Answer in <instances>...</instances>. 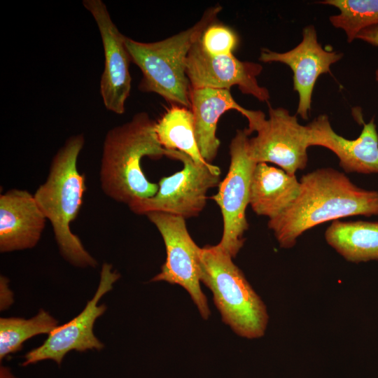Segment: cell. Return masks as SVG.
Instances as JSON below:
<instances>
[{
	"label": "cell",
	"instance_id": "cell-25",
	"mask_svg": "<svg viewBox=\"0 0 378 378\" xmlns=\"http://www.w3.org/2000/svg\"><path fill=\"white\" fill-rule=\"evenodd\" d=\"M0 378H18L11 371L10 368L1 365L0 366Z\"/></svg>",
	"mask_w": 378,
	"mask_h": 378
},
{
	"label": "cell",
	"instance_id": "cell-22",
	"mask_svg": "<svg viewBox=\"0 0 378 378\" xmlns=\"http://www.w3.org/2000/svg\"><path fill=\"white\" fill-rule=\"evenodd\" d=\"M198 42L210 55H229L237 48L239 38L230 27L214 22L204 29Z\"/></svg>",
	"mask_w": 378,
	"mask_h": 378
},
{
	"label": "cell",
	"instance_id": "cell-26",
	"mask_svg": "<svg viewBox=\"0 0 378 378\" xmlns=\"http://www.w3.org/2000/svg\"><path fill=\"white\" fill-rule=\"evenodd\" d=\"M375 80L378 83V68L375 71Z\"/></svg>",
	"mask_w": 378,
	"mask_h": 378
},
{
	"label": "cell",
	"instance_id": "cell-9",
	"mask_svg": "<svg viewBox=\"0 0 378 378\" xmlns=\"http://www.w3.org/2000/svg\"><path fill=\"white\" fill-rule=\"evenodd\" d=\"M268 113V118L262 119L253 129L257 134L248 140L249 155L256 163L271 162L295 175L308 162L309 127L300 125L297 115L285 108L269 105Z\"/></svg>",
	"mask_w": 378,
	"mask_h": 378
},
{
	"label": "cell",
	"instance_id": "cell-4",
	"mask_svg": "<svg viewBox=\"0 0 378 378\" xmlns=\"http://www.w3.org/2000/svg\"><path fill=\"white\" fill-rule=\"evenodd\" d=\"M221 10L219 4L211 6L192 27L159 41L144 43L125 36L131 61L142 73L139 89L156 93L173 105L190 108L186 59L192 45L204 29L216 22Z\"/></svg>",
	"mask_w": 378,
	"mask_h": 378
},
{
	"label": "cell",
	"instance_id": "cell-17",
	"mask_svg": "<svg viewBox=\"0 0 378 378\" xmlns=\"http://www.w3.org/2000/svg\"><path fill=\"white\" fill-rule=\"evenodd\" d=\"M300 188L295 175L265 162L257 163L251 178L249 205L256 214L270 220L290 206Z\"/></svg>",
	"mask_w": 378,
	"mask_h": 378
},
{
	"label": "cell",
	"instance_id": "cell-23",
	"mask_svg": "<svg viewBox=\"0 0 378 378\" xmlns=\"http://www.w3.org/2000/svg\"><path fill=\"white\" fill-rule=\"evenodd\" d=\"M8 279L4 276H1L0 288H1V310L8 308L13 302V295L8 286Z\"/></svg>",
	"mask_w": 378,
	"mask_h": 378
},
{
	"label": "cell",
	"instance_id": "cell-11",
	"mask_svg": "<svg viewBox=\"0 0 378 378\" xmlns=\"http://www.w3.org/2000/svg\"><path fill=\"white\" fill-rule=\"evenodd\" d=\"M99 29L104 54V67L100 80V94L108 111L121 115L132 88L129 71L132 62L125 38L113 22L106 4L101 0H83Z\"/></svg>",
	"mask_w": 378,
	"mask_h": 378
},
{
	"label": "cell",
	"instance_id": "cell-15",
	"mask_svg": "<svg viewBox=\"0 0 378 378\" xmlns=\"http://www.w3.org/2000/svg\"><path fill=\"white\" fill-rule=\"evenodd\" d=\"M189 97L197 145L202 158L211 164L220 147V142L216 136L217 124L224 113L230 110L239 112L248 120V133L265 117L261 111L248 110L240 106L230 90L190 88Z\"/></svg>",
	"mask_w": 378,
	"mask_h": 378
},
{
	"label": "cell",
	"instance_id": "cell-6",
	"mask_svg": "<svg viewBox=\"0 0 378 378\" xmlns=\"http://www.w3.org/2000/svg\"><path fill=\"white\" fill-rule=\"evenodd\" d=\"M167 157L180 161L183 167L162 178L157 193L136 200L128 206L137 214L158 211L188 218L197 216L206 204L207 192L220 183V169L212 164H201L176 150H167Z\"/></svg>",
	"mask_w": 378,
	"mask_h": 378
},
{
	"label": "cell",
	"instance_id": "cell-13",
	"mask_svg": "<svg viewBox=\"0 0 378 378\" xmlns=\"http://www.w3.org/2000/svg\"><path fill=\"white\" fill-rule=\"evenodd\" d=\"M302 36L297 46L284 52L262 48L258 59L264 63H282L291 69L293 90L299 96L296 115L307 120L317 79L321 75L330 73L331 66L342 59L343 53L323 48L312 24L303 28Z\"/></svg>",
	"mask_w": 378,
	"mask_h": 378
},
{
	"label": "cell",
	"instance_id": "cell-12",
	"mask_svg": "<svg viewBox=\"0 0 378 378\" xmlns=\"http://www.w3.org/2000/svg\"><path fill=\"white\" fill-rule=\"evenodd\" d=\"M198 41L191 47L186 59L190 88L230 90L237 85L243 94L260 102H268L269 90L260 86L257 79L263 69L260 64L241 61L234 55H210L201 48Z\"/></svg>",
	"mask_w": 378,
	"mask_h": 378
},
{
	"label": "cell",
	"instance_id": "cell-2",
	"mask_svg": "<svg viewBox=\"0 0 378 378\" xmlns=\"http://www.w3.org/2000/svg\"><path fill=\"white\" fill-rule=\"evenodd\" d=\"M155 124L148 113L139 112L106 133L99 178L102 190L112 200L129 205L157 193L158 183L147 179L141 164L145 156L159 159L167 155L157 139Z\"/></svg>",
	"mask_w": 378,
	"mask_h": 378
},
{
	"label": "cell",
	"instance_id": "cell-14",
	"mask_svg": "<svg viewBox=\"0 0 378 378\" xmlns=\"http://www.w3.org/2000/svg\"><path fill=\"white\" fill-rule=\"evenodd\" d=\"M309 145L326 148L339 159L347 173L378 174V133L374 118L363 123L356 139H347L332 129L326 114H321L307 124Z\"/></svg>",
	"mask_w": 378,
	"mask_h": 378
},
{
	"label": "cell",
	"instance_id": "cell-19",
	"mask_svg": "<svg viewBox=\"0 0 378 378\" xmlns=\"http://www.w3.org/2000/svg\"><path fill=\"white\" fill-rule=\"evenodd\" d=\"M155 132L164 148L182 152L198 163L211 164L200 151L190 108L173 105L155 121Z\"/></svg>",
	"mask_w": 378,
	"mask_h": 378
},
{
	"label": "cell",
	"instance_id": "cell-21",
	"mask_svg": "<svg viewBox=\"0 0 378 378\" xmlns=\"http://www.w3.org/2000/svg\"><path fill=\"white\" fill-rule=\"evenodd\" d=\"M318 4L339 10V13L330 16L329 21L344 32L349 43L363 29L378 25V0H323Z\"/></svg>",
	"mask_w": 378,
	"mask_h": 378
},
{
	"label": "cell",
	"instance_id": "cell-5",
	"mask_svg": "<svg viewBox=\"0 0 378 378\" xmlns=\"http://www.w3.org/2000/svg\"><path fill=\"white\" fill-rule=\"evenodd\" d=\"M232 258L218 244L201 248L200 281L212 292L222 321L237 335L258 339L267 328V307Z\"/></svg>",
	"mask_w": 378,
	"mask_h": 378
},
{
	"label": "cell",
	"instance_id": "cell-3",
	"mask_svg": "<svg viewBox=\"0 0 378 378\" xmlns=\"http://www.w3.org/2000/svg\"><path fill=\"white\" fill-rule=\"evenodd\" d=\"M83 134L69 137L54 155L46 181L34 196L50 222L60 253L78 267H96V260L71 230L82 206L86 190L85 178L78 169L77 161L84 146Z\"/></svg>",
	"mask_w": 378,
	"mask_h": 378
},
{
	"label": "cell",
	"instance_id": "cell-10",
	"mask_svg": "<svg viewBox=\"0 0 378 378\" xmlns=\"http://www.w3.org/2000/svg\"><path fill=\"white\" fill-rule=\"evenodd\" d=\"M120 277V274L113 270L111 264L103 263L97 289L83 310L69 322L56 327L41 346L28 351L21 365L26 367L45 360H52L60 365L71 351L85 352L103 349L104 345L95 336L93 328L95 321L107 307L98 303L103 295L112 290Z\"/></svg>",
	"mask_w": 378,
	"mask_h": 378
},
{
	"label": "cell",
	"instance_id": "cell-20",
	"mask_svg": "<svg viewBox=\"0 0 378 378\" xmlns=\"http://www.w3.org/2000/svg\"><path fill=\"white\" fill-rule=\"evenodd\" d=\"M57 326V320L43 309L28 319L1 318L0 360L20 351L22 344L29 338L41 334H50Z\"/></svg>",
	"mask_w": 378,
	"mask_h": 378
},
{
	"label": "cell",
	"instance_id": "cell-8",
	"mask_svg": "<svg viewBox=\"0 0 378 378\" xmlns=\"http://www.w3.org/2000/svg\"><path fill=\"white\" fill-rule=\"evenodd\" d=\"M163 239L166 260L161 271L151 281H166L183 287L190 295L204 319L211 312L206 295L200 287L201 248L189 234L186 219L172 214L153 211L146 214Z\"/></svg>",
	"mask_w": 378,
	"mask_h": 378
},
{
	"label": "cell",
	"instance_id": "cell-24",
	"mask_svg": "<svg viewBox=\"0 0 378 378\" xmlns=\"http://www.w3.org/2000/svg\"><path fill=\"white\" fill-rule=\"evenodd\" d=\"M356 39L361 40L373 46L378 47V25L363 29L358 34Z\"/></svg>",
	"mask_w": 378,
	"mask_h": 378
},
{
	"label": "cell",
	"instance_id": "cell-7",
	"mask_svg": "<svg viewBox=\"0 0 378 378\" xmlns=\"http://www.w3.org/2000/svg\"><path fill=\"white\" fill-rule=\"evenodd\" d=\"M248 135L238 130L230 144V164L218 192L211 199L220 209L223 230L218 244L234 258L244 246L248 228L246 210L249 205V188L257 163L248 153Z\"/></svg>",
	"mask_w": 378,
	"mask_h": 378
},
{
	"label": "cell",
	"instance_id": "cell-1",
	"mask_svg": "<svg viewBox=\"0 0 378 378\" xmlns=\"http://www.w3.org/2000/svg\"><path fill=\"white\" fill-rule=\"evenodd\" d=\"M298 197L284 211L268 220L281 248L295 246L305 231L338 218L378 215V192L358 187L332 168L312 171L300 180Z\"/></svg>",
	"mask_w": 378,
	"mask_h": 378
},
{
	"label": "cell",
	"instance_id": "cell-18",
	"mask_svg": "<svg viewBox=\"0 0 378 378\" xmlns=\"http://www.w3.org/2000/svg\"><path fill=\"white\" fill-rule=\"evenodd\" d=\"M325 239L349 262L378 260V222L333 220Z\"/></svg>",
	"mask_w": 378,
	"mask_h": 378
},
{
	"label": "cell",
	"instance_id": "cell-16",
	"mask_svg": "<svg viewBox=\"0 0 378 378\" xmlns=\"http://www.w3.org/2000/svg\"><path fill=\"white\" fill-rule=\"evenodd\" d=\"M46 218L34 195L11 189L0 195V251L31 248L38 242Z\"/></svg>",
	"mask_w": 378,
	"mask_h": 378
}]
</instances>
